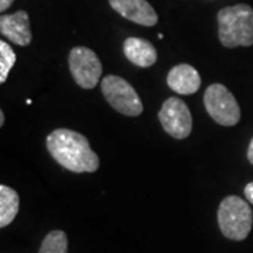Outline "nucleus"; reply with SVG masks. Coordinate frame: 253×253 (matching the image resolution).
<instances>
[{
	"mask_svg": "<svg viewBox=\"0 0 253 253\" xmlns=\"http://www.w3.org/2000/svg\"><path fill=\"white\" fill-rule=\"evenodd\" d=\"M101 91L110 106L124 116L136 117L144 111V104L135 89L120 76L107 75L103 78Z\"/></svg>",
	"mask_w": 253,
	"mask_h": 253,
	"instance_id": "obj_4",
	"label": "nucleus"
},
{
	"mask_svg": "<svg viewBox=\"0 0 253 253\" xmlns=\"http://www.w3.org/2000/svg\"><path fill=\"white\" fill-rule=\"evenodd\" d=\"M38 253H68V236L63 231H51L42 239Z\"/></svg>",
	"mask_w": 253,
	"mask_h": 253,
	"instance_id": "obj_13",
	"label": "nucleus"
},
{
	"mask_svg": "<svg viewBox=\"0 0 253 253\" xmlns=\"http://www.w3.org/2000/svg\"><path fill=\"white\" fill-rule=\"evenodd\" d=\"M0 33L16 45H30L33 34L30 30V17L27 11L18 10L13 14H3L0 17Z\"/></svg>",
	"mask_w": 253,
	"mask_h": 253,
	"instance_id": "obj_9",
	"label": "nucleus"
},
{
	"mask_svg": "<svg viewBox=\"0 0 253 253\" xmlns=\"http://www.w3.org/2000/svg\"><path fill=\"white\" fill-rule=\"evenodd\" d=\"M248 161L253 165V138L251 139V144L248 146Z\"/></svg>",
	"mask_w": 253,
	"mask_h": 253,
	"instance_id": "obj_17",
	"label": "nucleus"
},
{
	"mask_svg": "<svg viewBox=\"0 0 253 253\" xmlns=\"http://www.w3.org/2000/svg\"><path fill=\"white\" fill-rule=\"evenodd\" d=\"M14 0H0V11H6L13 4Z\"/></svg>",
	"mask_w": 253,
	"mask_h": 253,
	"instance_id": "obj_16",
	"label": "nucleus"
},
{
	"mask_svg": "<svg viewBox=\"0 0 253 253\" xmlns=\"http://www.w3.org/2000/svg\"><path fill=\"white\" fill-rule=\"evenodd\" d=\"M109 3L111 9L132 23L145 27H154L158 23V13L146 0H109Z\"/></svg>",
	"mask_w": 253,
	"mask_h": 253,
	"instance_id": "obj_8",
	"label": "nucleus"
},
{
	"mask_svg": "<svg viewBox=\"0 0 253 253\" xmlns=\"http://www.w3.org/2000/svg\"><path fill=\"white\" fill-rule=\"evenodd\" d=\"M46 149L56 163L73 173H93L99 169L97 154L87 138L68 128L54 129L46 136Z\"/></svg>",
	"mask_w": 253,
	"mask_h": 253,
	"instance_id": "obj_1",
	"label": "nucleus"
},
{
	"mask_svg": "<svg viewBox=\"0 0 253 253\" xmlns=\"http://www.w3.org/2000/svg\"><path fill=\"white\" fill-rule=\"evenodd\" d=\"M16 52L13 48L6 44V41H0V83H4L11 68L16 63Z\"/></svg>",
	"mask_w": 253,
	"mask_h": 253,
	"instance_id": "obj_14",
	"label": "nucleus"
},
{
	"mask_svg": "<svg viewBox=\"0 0 253 253\" xmlns=\"http://www.w3.org/2000/svg\"><path fill=\"white\" fill-rule=\"evenodd\" d=\"M218 225L231 241H245L253 225L252 208L238 196H228L218 207Z\"/></svg>",
	"mask_w": 253,
	"mask_h": 253,
	"instance_id": "obj_3",
	"label": "nucleus"
},
{
	"mask_svg": "<svg viewBox=\"0 0 253 253\" xmlns=\"http://www.w3.org/2000/svg\"><path fill=\"white\" fill-rule=\"evenodd\" d=\"M244 193H245V197H246V200H248L251 204H253V181L248 183V184L245 186Z\"/></svg>",
	"mask_w": 253,
	"mask_h": 253,
	"instance_id": "obj_15",
	"label": "nucleus"
},
{
	"mask_svg": "<svg viewBox=\"0 0 253 253\" xmlns=\"http://www.w3.org/2000/svg\"><path fill=\"white\" fill-rule=\"evenodd\" d=\"M204 107L219 126H234L241 120V107L235 96L221 83H212L206 89Z\"/></svg>",
	"mask_w": 253,
	"mask_h": 253,
	"instance_id": "obj_5",
	"label": "nucleus"
},
{
	"mask_svg": "<svg viewBox=\"0 0 253 253\" xmlns=\"http://www.w3.org/2000/svg\"><path fill=\"white\" fill-rule=\"evenodd\" d=\"M4 124V113L3 111H0V126Z\"/></svg>",
	"mask_w": 253,
	"mask_h": 253,
	"instance_id": "obj_18",
	"label": "nucleus"
},
{
	"mask_svg": "<svg viewBox=\"0 0 253 253\" xmlns=\"http://www.w3.org/2000/svg\"><path fill=\"white\" fill-rule=\"evenodd\" d=\"M166 83L173 91L179 94H194L201 86V78L196 68L189 63H180L173 66L166 76Z\"/></svg>",
	"mask_w": 253,
	"mask_h": 253,
	"instance_id": "obj_10",
	"label": "nucleus"
},
{
	"mask_svg": "<svg viewBox=\"0 0 253 253\" xmlns=\"http://www.w3.org/2000/svg\"><path fill=\"white\" fill-rule=\"evenodd\" d=\"M69 69L76 84L86 90L96 87L103 73L99 56L87 46H75L71 49Z\"/></svg>",
	"mask_w": 253,
	"mask_h": 253,
	"instance_id": "obj_6",
	"label": "nucleus"
},
{
	"mask_svg": "<svg viewBox=\"0 0 253 253\" xmlns=\"http://www.w3.org/2000/svg\"><path fill=\"white\" fill-rule=\"evenodd\" d=\"M217 18L218 38L225 48L253 45V9L249 4L224 7Z\"/></svg>",
	"mask_w": 253,
	"mask_h": 253,
	"instance_id": "obj_2",
	"label": "nucleus"
},
{
	"mask_svg": "<svg viewBox=\"0 0 253 253\" xmlns=\"http://www.w3.org/2000/svg\"><path fill=\"white\" fill-rule=\"evenodd\" d=\"M123 51L126 59L139 68H149L158 61V52L148 40L129 37L123 44Z\"/></svg>",
	"mask_w": 253,
	"mask_h": 253,
	"instance_id": "obj_11",
	"label": "nucleus"
},
{
	"mask_svg": "<svg viewBox=\"0 0 253 253\" xmlns=\"http://www.w3.org/2000/svg\"><path fill=\"white\" fill-rule=\"evenodd\" d=\"M20 197L17 191L9 186H0V226L6 228L17 217Z\"/></svg>",
	"mask_w": 253,
	"mask_h": 253,
	"instance_id": "obj_12",
	"label": "nucleus"
},
{
	"mask_svg": "<svg viewBox=\"0 0 253 253\" xmlns=\"http://www.w3.org/2000/svg\"><path fill=\"white\" fill-rule=\"evenodd\" d=\"M163 129L176 139H184L191 134L193 117L187 104L177 97L165 100L158 114Z\"/></svg>",
	"mask_w": 253,
	"mask_h": 253,
	"instance_id": "obj_7",
	"label": "nucleus"
}]
</instances>
